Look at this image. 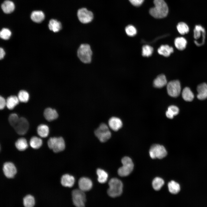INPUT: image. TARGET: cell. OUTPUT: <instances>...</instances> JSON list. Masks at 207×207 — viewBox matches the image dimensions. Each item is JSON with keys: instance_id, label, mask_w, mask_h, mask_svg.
<instances>
[{"instance_id": "6", "label": "cell", "mask_w": 207, "mask_h": 207, "mask_svg": "<svg viewBox=\"0 0 207 207\" xmlns=\"http://www.w3.org/2000/svg\"><path fill=\"white\" fill-rule=\"evenodd\" d=\"M95 135L101 142L107 141L111 137V133L108 126L104 123L101 124L94 132Z\"/></svg>"}, {"instance_id": "29", "label": "cell", "mask_w": 207, "mask_h": 207, "mask_svg": "<svg viewBox=\"0 0 207 207\" xmlns=\"http://www.w3.org/2000/svg\"><path fill=\"white\" fill-rule=\"evenodd\" d=\"M42 143V141L41 138L36 136H34L30 139L29 144L32 148L37 150L41 147Z\"/></svg>"}, {"instance_id": "4", "label": "cell", "mask_w": 207, "mask_h": 207, "mask_svg": "<svg viewBox=\"0 0 207 207\" xmlns=\"http://www.w3.org/2000/svg\"><path fill=\"white\" fill-rule=\"evenodd\" d=\"M92 52L90 46L88 44H82L77 51L78 57L81 62L85 63L91 62Z\"/></svg>"}, {"instance_id": "41", "label": "cell", "mask_w": 207, "mask_h": 207, "mask_svg": "<svg viewBox=\"0 0 207 207\" xmlns=\"http://www.w3.org/2000/svg\"><path fill=\"white\" fill-rule=\"evenodd\" d=\"M129 1L134 6H138L142 4L144 0H129Z\"/></svg>"}, {"instance_id": "14", "label": "cell", "mask_w": 207, "mask_h": 207, "mask_svg": "<svg viewBox=\"0 0 207 207\" xmlns=\"http://www.w3.org/2000/svg\"><path fill=\"white\" fill-rule=\"evenodd\" d=\"M78 184L79 189L84 192L90 190L93 185L91 181L85 177L80 178L78 181Z\"/></svg>"}, {"instance_id": "27", "label": "cell", "mask_w": 207, "mask_h": 207, "mask_svg": "<svg viewBox=\"0 0 207 207\" xmlns=\"http://www.w3.org/2000/svg\"><path fill=\"white\" fill-rule=\"evenodd\" d=\"M182 95L183 99L187 101H191L194 97L193 93L188 87H185L183 89Z\"/></svg>"}, {"instance_id": "15", "label": "cell", "mask_w": 207, "mask_h": 207, "mask_svg": "<svg viewBox=\"0 0 207 207\" xmlns=\"http://www.w3.org/2000/svg\"><path fill=\"white\" fill-rule=\"evenodd\" d=\"M61 184L64 187H71L73 186L75 182V179L72 176L69 174L63 175L61 178Z\"/></svg>"}, {"instance_id": "2", "label": "cell", "mask_w": 207, "mask_h": 207, "mask_svg": "<svg viewBox=\"0 0 207 207\" xmlns=\"http://www.w3.org/2000/svg\"><path fill=\"white\" fill-rule=\"evenodd\" d=\"M109 188L107 191L108 195L112 198L120 196L122 191L123 184L122 182L116 178H113L108 183Z\"/></svg>"}, {"instance_id": "21", "label": "cell", "mask_w": 207, "mask_h": 207, "mask_svg": "<svg viewBox=\"0 0 207 207\" xmlns=\"http://www.w3.org/2000/svg\"><path fill=\"white\" fill-rule=\"evenodd\" d=\"M45 15L43 12L41 11H34L32 12L30 17L34 22L40 23L43 21L45 18Z\"/></svg>"}, {"instance_id": "8", "label": "cell", "mask_w": 207, "mask_h": 207, "mask_svg": "<svg viewBox=\"0 0 207 207\" xmlns=\"http://www.w3.org/2000/svg\"><path fill=\"white\" fill-rule=\"evenodd\" d=\"M72 196L73 203L76 206H84L86 199L84 191L80 189H74L72 192Z\"/></svg>"}, {"instance_id": "38", "label": "cell", "mask_w": 207, "mask_h": 207, "mask_svg": "<svg viewBox=\"0 0 207 207\" xmlns=\"http://www.w3.org/2000/svg\"><path fill=\"white\" fill-rule=\"evenodd\" d=\"M11 32L7 28H3L1 31L0 36L2 39L4 40L9 39L11 35Z\"/></svg>"}, {"instance_id": "36", "label": "cell", "mask_w": 207, "mask_h": 207, "mask_svg": "<svg viewBox=\"0 0 207 207\" xmlns=\"http://www.w3.org/2000/svg\"><path fill=\"white\" fill-rule=\"evenodd\" d=\"M19 100L23 102L28 101L29 99V95L27 92L24 90H20L18 95Z\"/></svg>"}, {"instance_id": "26", "label": "cell", "mask_w": 207, "mask_h": 207, "mask_svg": "<svg viewBox=\"0 0 207 207\" xmlns=\"http://www.w3.org/2000/svg\"><path fill=\"white\" fill-rule=\"evenodd\" d=\"M48 26L49 29L54 32H58L62 27L61 23L54 19H52L50 20Z\"/></svg>"}, {"instance_id": "19", "label": "cell", "mask_w": 207, "mask_h": 207, "mask_svg": "<svg viewBox=\"0 0 207 207\" xmlns=\"http://www.w3.org/2000/svg\"><path fill=\"white\" fill-rule=\"evenodd\" d=\"M167 84V81L165 76L161 74L159 75L154 79L153 82L154 86L156 88H161Z\"/></svg>"}, {"instance_id": "22", "label": "cell", "mask_w": 207, "mask_h": 207, "mask_svg": "<svg viewBox=\"0 0 207 207\" xmlns=\"http://www.w3.org/2000/svg\"><path fill=\"white\" fill-rule=\"evenodd\" d=\"M173 48L168 45H163L160 46L158 50V53L160 55L167 57L173 51Z\"/></svg>"}, {"instance_id": "11", "label": "cell", "mask_w": 207, "mask_h": 207, "mask_svg": "<svg viewBox=\"0 0 207 207\" xmlns=\"http://www.w3.org/2000/svg\"><path fill=\"white\" fill-rule=\"evenodd\" d=\"M2 169L5 176L8 179L13 178L17 172L16 166L11 162H5L3 165Z\"/></svg>"}, {"instance_id": "1", "label": "cell", "mask_w": 207, "mask_h": 207, "mask_svg": "<svg viewBox=\"0 0 207 207\" xmlns=\"http://www.w3.org/2000/svg\"><path fill=\"white\" fill-rule=\"evenodd\" d=\"M154 6L149 11L150 14L154 18H162L166 17L168 13V6L164 0H154Z\"/></svg>"}, {"instance_id": "28", "label": "cell", "mask_w": 207, "mask_h": 207, "mask_svg": "<svg viewBox=\"0 0 207 207\" xmlns=\"http://www.w3.org/2000/svg\"><path fill=\"white\" fill-rule=\"evenodd\" d=\"M187 44L186 39L183 37H178L175 40V45L177 49L180 50L184 49Z\"/></svg>"}, {"instance_id": "13", "label": "cell", "mask_w": 207, "mask_h": 207, "mask_svg": "<svg viewBox=\"0 0 207 207\" xmlns=\"http://www.w3.org/2000/svg\"><path fill=\"white\" fill-rule=\"evenodd\" d=\"M17 133L23 135L26 133L29 127V124L27 120L24 117L19 118V120L14 127Z\"/></svg>"}, {"instance_id": "31", "label": "cell", "mask_w": 207, "mask_h": 207, "mask_svg": "<svg viewBox=\"0 0 207 207\" xmlns=\"http://www.w3.org/2000/svg\"><path fill=\"white\" fill-rule=\"evenodd\" d=\"M96 172L98 176L97 180L99 183H103L106 182L108 177L106 172L102 169L98 168Z\"/></svg>"}, {"instance_id": "20", "label": "cell", "mask_w": 207, "mask_h": 207, "mask_svg": "<svg viewBox=\"0 0 207 207\" xmlns=\"http://www.w3.org/2000/svg\"><path fill=\"white\" fill-rule=\"evenodd\" d=\"M1 9L6 14H10L15 9V5L14 3L9 0L5 1L1 4Z\"/></svg>"}, {"instance_id": "12", "label": "cell", "mask_w": 207, "mask_h": 207, "mask_svg": "<svg viewBox=\"0 0 207 207\" xmlns=\"http://www.w3.org/2000/svg\"><path fill=\"white\" fill-rule=\"evenodd\" d=\"M79 20L82 23H89L92 20L93 16V13L86 8H83L78 10L77 13Z\"/></svg>"}, {"instance_id": "16", "label": "cell", "mask_w": 207, "mask_h": 207, "mask_svg": "<svg viewBox=\"0 0 207 207\" xmlns=\"http://www.w3.org/2000/svg\"><path fill=\"white\" fill-rule=\"evenodd\" d=\"M198 92L197 97L198 99L203 100L207 98V84L202 83L198 85L197 88Z\"/></svg>"}, {"instance_id": "43", "label": "cell", "mask_w": 207, "mask_h": 207, "mask_svg": "<svg viewBox=\"0 0 207 207\" xmlns=\"http://www.w3.org/2000/svg\"><path fill=\"white\" fill-rule=\"evenodd\" d=\"M5 54V52L3 49L2 48H1L0 49V58L1 59H3Z\"/></svg>"}, {"instance_id": "30", "label": "cell", "mask_w": 207, "mask_h": 207, "mask_svg": "<svg viewBox=\"0 0 207 207\" xmlns=\"http://www.w3.org/2000/svg\"><path fill=\"white\" fill-rule=\"evenodd\" d=\"M37 132L39 135L41 137H46L49 134V127L46 125L41 124L37 127Z\"/></svg>"}, {"instance_id": "9", "label": "cell", "mask_w": 207, "mask_h": 207, "mask_svg": "<svg viewBox=\"0 0 207 207\" xmlns=\"http://www.w3.org/2000/svg\"><path fill=\"white\" fill-rule=\"evenodd\" d=\"M193 36L195 39V44L198 46L202 45L204 43L205 31L204 28L201 25H196L193 30Z\"/></svg>"}, {"instance_id": "25", "label": "cell", "mask_w": 207, "mask_h": 207, "mask_svg": "<svg viewBox=\"0 0 207 207\" xmlns=\"http://www.w3.org/2000/svg\"><path fill=\"white\" fill-rule=\"evenodd\" d=\"M18 97L15 95H11L7 97L6 100V106L9 110L13 109L19 103Z\"/></svg>"}, {"instance_id": "18", "label": "cell", "mask_w": 207, "mask_h": 207, "mask_svg": "<svg viewBox=\"0 0 207 207\" xmlns=\"http://www.w3.org/2000/svg\"><path fill=\"white\" fill-rule=\"evenodd\" d=\"M44 116L47 120L50 121L57 118L58 114L55 110L51 108H47L44 110Z\"/></svg>"}, {"instance_id": "40", "label": "cell", "mask_w": 207, "mask_h": 207, "mask_svg": "<svg viewBox=\"0 0 207 207\" xmlns=\"http://www.w3.org/2000/svg\"><path fill=\"white\" fill-rule=\"evenodd\" d=\"M19 118L16 114L15 113L11 114L8 118L9 122L10 125L14 127L18 122Z\"/></svg>"}, {"instance_id": "35", "label": "cell", "mask_w": 207, "mask_h": 207, "mask_svg": "<svg viewBox=\"0 0 207 207\" xmlns=\"http://www.w3.org/2000/svg\"><path fill=\"white\" fill-rule=\"evenodd\" d=\"M177 29L178 32L181 34H184L187 33L189 30L188 25L185 23L182 22L178 24Z\"/></svg>"}, {"instance_id": "10", "label": "cell", "mask_w": 207, "mask_h": 207, "mask_svg": "<svg viewBox=\"0 0 207 207\" xmlns=\"http://www.w3.org/2000/svg\"><path fill=\"white\" fill-rule=\"evenodd\" d=\"M166 88L168 94L172 97H178L181 92V84L178 80H175L170 81L167 84Z\"/></svg>"}, {"instance_id": "34", "label": "cell", "mask_w": 207, "mask_h": 207, "mask_svg": "<svg viewBox=\"0 0 207 207\" xmlns=\"http://www.w3.org/2000/svg\"><path fill=\"white\" fill-rule=\"evenodd\" d=\"M164 184V181L162 178L156 177L155 178L152 182V187L156 191L160 190Z\"/></svg>"}, {"instance_id": "24", "label": "cell", "mask_w": 207, "mask_h": 207, "mask_svg": "<svg viewBox=\"0 0 207 207\" xmlns=\"http://www.w3.org/2000/svg\"><path fill=\"white\" fill-rule=\"evenodd\" d=\"M16 148L19 151H23L28 147V144L26 139L24 138H20L18 139L15 143Z\"/></svg>"}, {"instance_id": "33", "label": "cell", "mask_w": 207, "mask_h": 207, "mask_svg": "<svg viewBox=\"0 0 207 207\" xmlns=\"http://www.w3.org/2000/svg\"><path fill=\"white\" fill-rule=\"evenodd\" d=\"M169 192L174 194L178 193L180 191V187L179 183L173 181L169 182L168 184Z\"/></svg>"}, {"instance_id": "5", "label": "cell", "mask_w": 207, "mask_h": 207, "mask_svg": "<svg viewBox=\"0 0 207 207\" xmlns=\"http://www.w3.org/2000/svg\"><path fill=\"white\" fill-rule=\"evenodd\" d=\"M122 166L118 170V175L121 177H125L129 175L133 171L134 164L131 158L128 157H124L121 160Z\"/></svg>"}, {"instance_id": "37", "label": "cell", "mask_w": 207, "mask_h": 207, "mask_svg": "<svg viewBox=\"0 0 207 207\" xmlns=\"http://www.w3.org/2000/svg\"><path fill=\"white\" fill-rule=\"evenodd\" d=\"M153 49L151 46L145 45L142 47V55L145 57H149L151 56L153 52Z\"/></svg>"}, {"instance_id": "3", "label": "cell", "mask_w": 207, "mask_h": 207, "mask_svg": "<svg viewBox=\"0 0 207 207\" xmlns=\"http://www.w3.org/2000/svg\"><path fill=\"white\" fill-rule=\"evenodd\" d=\"M48 147L55 153L63 151L65 147L64 140L61 137L50 138L47 142Z\"/></svg>"}, {"instance_id": "42", "label": "cell", "mask_w": 207, "mask_h": 207, "mask_svg": "<svg viewBox=\"0 0 207 207\" xmlns=\"http://www.w3.org/2000/svg\"><path fill=\"white\" fill-rule=\"evenodd\" d=\"M6 105V101L2 96L0 97V109L2 110L3 109Z\"/></svg>"}, {"instance_id": "7", "label": "cell", "mask_w": 207, "mask_h": 207, "mask_svg": "<svg viewBox=\"0 0 207 207\" xmlns=\"http://www.w3.org/2000/svg\"><path fill=\"white\" fill-rule=\"evenodd\" d=\"M150 157L152 159H161L165 157L167 154V151L163 145L154 144L150 148L149 151Z\"/></svg>"}, {"instance_id": "39", "label": "cell", "mask_w": 207, "mask_h": 207, "mask_svg": "<svg viewBox=\"0 0 207 207\" xmlns=\"http://www.w3.org/2000/svg\"><path fill=\"white\" fill-rule=\"evenodd\" d=\"M126 33L129 36L133 37L137 33V30L135 27L132 25H129L125 28Z\"/></svg>"}, {"instance_id": "32", "label": "cell", "mask_w": 207, "mask_h": 207, "mask_svg": "<svg viewBox=\"0 0 207 207\" xmlns=\"http://www.w3.org/2000/svg\"><path fill=\"white\" fill-rule=\"evenodd\" d=\"M179 109L177 106L174 105L170 106L168 107L166 112V116L168 118L172 119L174 116L179 113Z\"/></svg>"}, {"instance_id": "23", "label": "cell", "mask_w": 207, "mask_h": 207, "mask_svg": "<svg viewBox=\"0 0 207 207\" xmlns=\"http://www.w3.org/2000/svg\"><path fill=\"white\" fill-rule=\"evenodd\" d=\"M23 205L25 207H33L35 204L34 196L30 194L25 196L23 198Z\"/></svg>"}, {"instance_id": "17", "label": "cell", "mask_w": 207, "mask_h": 207, "mask_svg": "<svg viewBox=\"0 0 207 207\" xmlns=\"http://www.w3.org/2000/svg\"><path fill=\"white\" fill-rule=\"evenodd\" d=\"M109 127L113 130L116 131L119 130L122 126V123L121 120L116 117H112L108 121Z\"/></svg>"}]
</instances>
